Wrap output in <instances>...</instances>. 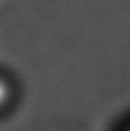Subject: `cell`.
I'll return each instance as SVG.
<instances>
[{"mask_svg": "<svg viewBox=\"0 0 130 131\" xmlns=\"http://www.w3.org/2000/svg\"><path fill=\"white\" fill-rule=\"evenodd\" d=\"M6 97H8V85L3 78H0V104H3Z\"/></svg>", "mask_w": 130, "mask_h": 131, "instance_id": "6da1fadb", "label": "cell"}]
</instances>
